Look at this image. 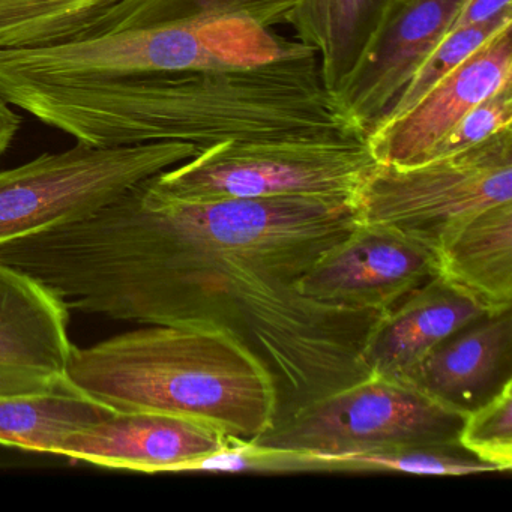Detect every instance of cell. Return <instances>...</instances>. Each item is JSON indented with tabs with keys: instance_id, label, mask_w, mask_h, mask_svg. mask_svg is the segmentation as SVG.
I'll use <instances>...</instances> for the list:
<instances>
[{
	"instance_id": "cell-1",
	"label": "cell",
	"mask_w": 512,
	"mask_h": 512,
	"mask_svg": "<svg viewBox=\"0 0 512 512\" xmlns=\"http://www.w3.org/2000/svg\"><path fill=\"white\" fill-rule=\"evenodd\" d=\"M358 224L353 203L187 202L161 196L145 179L58 229L53 286L80 313L232 335L272 377L281 422L368 376L365 343L382 313L299 290Z\"/></svg>"
},
{
	"instance_id": "cell-2",
	"label": "cell",
	"mask_w": 512,
	"mask_h": 512,
	"mask_svg": "<svg viewBox=\"0 0 512 512\" xmlns=\"http://www.w3.org/2000/svg\"><path fill=\"white\" fill-rule=\"evenodd\" d=\"M0 97L41 124L94 148L184 142L365 139L298 50L263 67L184 71L62 85H2Z\"/></svg>"
},
{
	"instance_id": "cell-3",
	"label": "cell",
	"mask_w": 512,
	"mask_h": 512,
	"mask_svg": "<svg viewBox=\"0 0 512 512\" xmlns=\"http://www.w3.org/2000/svg\"><path fill=\"white\" fill-rule=\"evenodd\" d=\"M296 4L298 0H145L97 37L0 50V86L263 67L304 44L272 31L289 25Z\"/></svg>"
},
{
	"instance_id": "cell-4",
	"label": "cell",
	"mask_w": 512,
	"mask_h": 512,
	"mask_svg": "<svg viewBox=\"0 0 512 512\" xmlns=\"http://www.w3.org/2000/svg\"><path fill=\"white\" fill-rule=\"evenodd\" d=\"M65 376L115 412H160L251 442L274 427L272 377L232 335L148 325L73 347Z\"/></svg>"
},
{
	"instance_id": "cell-5",
	"label": "cell",
	"mask_w": 512,
	"mask_h": 512,
	"mask_svg": "<svg viewBox=\"0 0 512 512\" xmlns=\"http://www.w3.org/2000/svg\"><path fill=\"white\" fill-rule=\"evenodd\" d=\"M379 166L365 139L217 143L149 178L169 199L310 197L353 203Z\"/></svg>"
},
{
	"instance_id": "cell-6",
	"label": "cell",
	"mask_w": 512,
	"mask_h": 512,
	"mask_svg": "<svg viewBox=\"0 0 512 512\" xmlns=\"http://www.w3.org/2000/svg\"><path fill=\"white\" fill-rule=\"evenodd\" d=\"M512 202V128L422 163L379 164L356 200L361 223L440 251L485 209Z\"/></svg>"
},
{
	"instance_id": "cell-7",
	"label": "cell",
	"mask_w": 512,
	"mask_h": 512,
	"mask_svg": "<svg viewBox=\"0 0 512 512\" xmlns=\"http://www.w3.org/2000/svg\"><path fill=\"white\" fill-rule=\"evenodd\" d=\"M184 142L121 148L76 143L0 170V248L83 220L128 188L199 154Z\"/></svg>"
},
{
	"instance_id": "cell-8",
	"label": "cell",
	"mask_w": 512,
	"mask_h": 512,
	"mask_svg": "<svg viewBox=\"0 0 512 512\" xmlns=\"http://www.w3.org/2000/svg\"><path fill=\"white\" fill-rule=\"evenodd\" d=\"M464 416L407 380L370 374L313 401L251 442L320 458L407 445H460Z\"/></svg>"
},
{
	"instance_id": "cell-9",
	"label": "cell",
	"mask_w": 512,
	"mask_h": 512,
	"mask_svg": "<svg viewBox=\"0 0 512 512\" xmlns=\"http://www.w3.org/2000/svg\"><path fill=\"white\" fill-rule=\"evenodd\" d=\"M466 0H394L334 92L365 137L385 118L419 65L436 49Z\"/></svg>"
},
{
	"instance_id": "cell-10",
	"label": "cell",
	"mask_w": 512,
	"mask_h": 512,
	"mask_svg": "<svg viewBox=\"0 0 512 512\" xmlns=\"http://www.w3.org/2000/svg\"><path fill=\"white\" fill-rule=\"evenodd\" d=\"M436 275L433 251L359 221L349 238L311 266L299 290L316 301L382 313Z\"/></svg>"
},
{
	"instance_id": "cell-11",
	"label": "cell",
	"mask_w": 512,
	"mask_h": 512,
	"mask_svg": "<svg viewBox=\"0 0 512 512\" xmlns=\"http://www.w3.org/2000/svg\"><path fill=\"white\" fill-rule=\"evenodd\" d=\"M202 422L160 412H113L68 433L55 455L110 469L182 472L232 443Z\"/></svg>"
},
{
	"instance_id": "cell-12",
	"label": "cell",
	"mask_w": 512,
	"mask_h": 512,
	"mask_svg": "<svg viewBox=\"0 0 512 512\" xmlns=\"http://www.w3.org/2000/svg\"><path fill=\"white\" fill-rule=\"evenodd\" d=\"M512 85L511 26L494 35L418 103L365 140L379 164H415L473 107Z\"/></svg>"
},
{
	"instance_id": "cell-13",
	"label": "cell",
	"mask_w": 512,
	"mask_h": 512,
	"mask_svg": "<svg viewBox=\"0 0 512 512\" xmlns=\"http://www.w3.org/2000/svg\"><path fill=\"white\" fill-rule=\"evenodd\" d=\"M512 310L485 314L446 338L400 379L461 413L512 380Z\"/></svg>"
},
{
	"instance_id": "cell-14",
	"label": "cell",
	"mask_w": 512,
	"mask_h": 512,
	"mask_svg": "<svg viewBox=\"0 0 512 512\" xmlns=\"http://www.w3.org/2000/svg\"><path fill=\"white\" fill-rule=\"evenodd\" d=\"M485 314L478 302L440 275L430 278L374 323L364 349L368 376H406L442 341Z\"/></svg>"
},
{
	"instance_id": "cell-15",
	"label": "cell",
	"mask_w": 512,
	"mask_h": 512,
	"mask_svg": "<svg viewBox=\"0 0 512 512\" xmlns=\"http://www.w3.org/2000/svg\"><path fill=\"white\" fill-rule=\"evenodd\" d=\"M70 310L43 284L0 263V365L65 373Z\"/></svg>"
},
{
	"instance_id": "cell-16",
	"label": "cell",
	"mask_w": 512,
	"mask_h": 512,
	"mask_svg": "<svg viewBox=\"0 0 512 512\" xmlns=\"http://www.w3.org/2000/svg\"><path fill=\"white\" fill-rule=\"evenodd\" d=\"M437 275L487 314L512 310V202L476 215L440 251Z\"/></svg>"
},
{
	"instance_id": "cell-17",
	"label": "cell",
	"mask_w": 512,
	"mask_h": 512,
	"mask_svg": "<svg viewBox=\"0 0 512 512\" xmlns=\"http://www.w3.org/2000/svg\"><path fill=\"white\" fill-rule=\"evenodd\" d=\"M145 0H0V50L40 49L97 37Z\"/></svg>"
},
{
	"instance_id": "cell-18",
	"label": "cell",
	"mask_w": 512,
	"mask_h": 512,
	"mask_svg": "<svg viewBox=\"0 0 512 512\" xmlns=\"http://www.w3.org/2000/svg\"><path fill=\"white\" fill-rule=\"evenodd\" d=\"M113 412L73 383L40 394L0 395V445L55 455L68 433Z\"/></svg>"
},
{
	"instance_id": "cell-19",
	"label": "cell",
	"mask_w": 512,
	"mask_h": 512,
	"mask_svg": "<svg viewBox=\"0 0 512 512\" xmlns=\"http://www.w3.org/2000/svg\"><path fill=\"white\" fill-rule=\"evenodd\" d=\"M316 458L322 464V472H401L427 476L494 472L493 467L460 445H407L362 454Z\"/></svg>"
},
{
	"instance_id": "cell-20",
	"label": "cell",
	"mask_w": 512,
	"mask_h": 512,
	"mask_svg": "<svg viewBox=\"0 0 512 512\" xmlns=\"http://www.w3.org/2000/svg\"><path fill=\"white\" fill-rule=\"evenodd\" d=\"M508 26H512V8L503 11L502 14L488 22L481 23V25L458 29V31L446 34L443 40L437 44L436 49L419 65L418 70L410 77L409 82L386 113L385 118L377 125L398 118L407 112L437 83L454 73L473 53L478 52L487 41Z\"/></svg>"
},
{
	"instance_id": "cell-21",
	"label": "cell",
	"mask_w": 512,
	"mask_h": 512,
	"mask_svg": "<svg viewBox=\"0 0 512 512\" xmlns=\"http://www.w3.org/2000/svg\"><path fill=\"white\" fill-rule=\"evenodd\" d=\"M394 0H331L329 40L320 55V73L326 88L335 92L376 31Z\"/></svg>"
},
{
	"instance_id": "cell-22",
	"label": "cell",
	"mask_w": 512,
	"mask_h": 512,
	"mask_svg": "<svg viewBox=\"0 0 512 512\" xmlns=\"http://www.w3.org/2000/svg\"><path fill=\"white\" fill-rule=\"evenodd\" d=\"M461 448L493 467L512 469V380L464 416L458 431Z\"/></svg>"
},
{
	"instance_id": "cell-23",
	"label": "cell",
	"mask_w": 512,
	"mask_h": 512,
	"mask_svg": "<svg viewBox=\"0 0 512 512\" xmlns=\"http://www.w3.org/2000/svg\"><path fill=\"white\" fill-rule=\"evenodd\" d=\"M509 128H512V85L473 107L418 163L466 151Z\"/></svg>"
},
{
	"instance_id": "cell-24",
	"label": "cell",
	"mask_w": 512,
	"mask_h": 512,
	"mask_svg": "<svg viewBox=\"0 0 512 512\" xmlns=\"http://www.w3.org/2000/svg\"><path fill=\"white\" fill-rule=\"evenodd\" d=\"M331 0H298L290 25L298 40L323 55L329 40Z\"/></svg>"
},
{
	"instance_id": "cell-25",
	"label": "cell",
	"mask_w": 512,
	"mask_h": 512,
	"mask_svg": "<svg viewBox=\"0 0 512 512\" xmlns=\"http://www.w3.org/2000/svg\"><path fill=\"white\" fill-rule=\"evenodd\" d=\"M71 385L65 373L0 365V395L40 394Z\"/></svg>"
},
{
	"instance_id": "cell-26",
	"label": "cell",
	"mask_w": 512,
	"mask_h": 512,
	"mask_svg": "<svg viewBox=\"0 0 512 512\" xmlns=\"http://www.w3.org/2000/svg\"><path fill=\"white\" fill-rule=\"evenodd\" d=\"M511 8L512 0H466L452 22L449 32L481 25Z\"/></svg>"
},
{
	"instance_id": "cell-27",
	"label": "cell",
	"mask_w": 512,
	"mask_h": 512,
	"mask_svg": "<svg viewBox=\"0 0 512 512\" xmlns=\"http://www.w3.org/2000/svg\"><path fill=\"white\" fill-rule=\"evenodd\" d=\"M22 127V116L0 97V158L11 148Z\"/></svg>"
}]
</instances>
